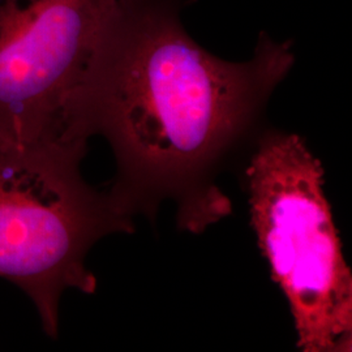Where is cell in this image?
<instances>
[{
  "instance_id": "6da1fadb",
  "label": "cell",
  "mask_w": 352,
  "mask_h": 352,
  "mask_svg": "<svg viewBox=\"0 0 352 352\" xmlns=\"http://www.w3.org/2000/svg\"><path fill=\"white\" fill-rule=\"evenodd\" d=\"M182 8L183 0H138L126 12L102 62L91 123L115 154V206L154 219L170 200L179 228L201 234L232 213L217 179L254 146L295 55L261 33L252 59L222 60L189 37Z\"/></svg>"
},
{
  "instance_id": "3957f363",
  "label": "cell",
  "mask_w": 352,
  "mask_h": 352,
  "mask_svg": "<svg viewBox=\"0 0 352 352\" xmlns=\"http://www.w3.org/2000/svg\"><path fill=\"white\" fill-rule=\"evenodd\" d=\"M252 227L304 352H350L352 274L321 162L295 135L266 128L244 168Z\"/></svg>"
},
{
  "instance_id": "277c9868",
  "label": "cell",
  "mask_w": 352,
  "mask_h": 352,
  "mask_svg": "<svg viewBox=\"0 0 352 352\" xmlns=\"http://www.w3.org/2000/svg\"><path fill=\"white\" fill-rule=\"evenodd\" d=\"M133 230L109 190L82 179L78 161L0 145V277L25 291L52 338L64 291L97 289L85 264L90 248Z\"/></svg>"
},
{
  "instance_id": "7a4b0ae2",
  "label": "cell",
  "mask_w": 352,
  "mask_h": 352,
  "mask_svg": "<svg viewBox=\"0 0 352 352\" xmlns=\"http://www.w3.org/2000/svg\"><path fill=\"white\" fill-rule=\"evenodd\" d=\"M138 0H0V145L81 162L115 32Z\"/></svg>"
}]
</instances>
